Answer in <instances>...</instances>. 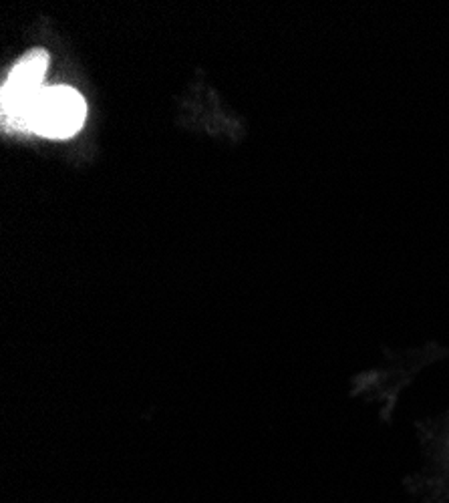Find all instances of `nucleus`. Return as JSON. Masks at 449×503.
Listing matches in <instances>:
<instances>
[{
    "instance_id": "f257e3e1",
    "label": "nucleus",
    "mask_w": 449,
    "mask_h": 503,
    "mask_svg": "<svg viewBox=\"0 0 449 503\" xmlns=\"http://www.w3.org/2000/svg\"><path fill=\"white\" fill-rule=\"evenodd\" d=\"M49 67V53L44 49H32L20 56L0 91V115L8 131L30 133V119L35 103L44 89V75Z\"/></svg>"
},
{
    "instance_id": "f03ea898",
    "label": "nucleus",
    "mask_w": 449,
    "mask_h": 503,
    "mask_svg": "<svg viewBox=\"0 0 449 503\" xmlns=\"http://www.w3.org/2000/svg\"><path fill=\"white\" fill-rule=\"evenodd\" d=\"M87 103L83 95L68 85H44L35 103L30 133L47 139H68L85 123Z\"/></svg>"
}]
</instances>
